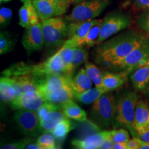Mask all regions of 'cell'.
Wrapping results in <instances>:
<instances>
[{"label":"cell","instance_id":"obj_3","mask_svg":"<svg viewBox=\"0 0 149 149\" xmlns=\"http://www.w3.org/2000/svg\"><path fill=\"white\" fill-rule=\"evenodd\" d=\"M117 101L111 93L107 92L93 103L91 117L94 123L102 128H108L115 122Z\"/></svg>","mask_w":149,"mask_h":149},{"label":"cell","instance_id":"obj_16","mask_svg":"<svg viewBox=\"0 0 149 149\" xmlns=\"http://www.w3.org/2000/svg\"><path fill=\"white\" fill-rule=\"evenodd\" d=\"M19 24L26 29L40 22V18L32 0H29L24 3L19 10Z\"/></svg>","mask_w":149,"mask_h":149},{"label":"cell","instance_id":"obj_46","mask_svg":"<svg viewBox=\"0 0 149 149\" xmlns=\"http://www.w3.org/2000/svg\"><path fill=\"white\" fill-rule=\"evenodd\" d=\"M145 92H146V94L148 95V97H149V84H148V86H147L146 89H145Z\"/></svg>","mask_w":149,"mask_h":149},{"label":"cell","instance_id":"obj_9","mask_svg":"<svg viewBox=\"0 0 149 149\" xmlns=\"http://www.w3.org/2000/svg\"><path fill=\"white\" fill-rule=\"evenodd\" d=\"M14 120L24 135L37 136L40 132V119L37 111L18 110L14 115Z\"/></svg>","mask_w":149,"mask_h":149},{"label":"cell","instance_id":"obj_43","mask_svg":"<svg viewBox=\"0 0 149 149\" xmlns=\"http://www.w3.org/2000/svg\"><path fill=\"white\" fill-rule=\"evenodd\" d=\"M113 149H128L127 144L124 142H114Z\"/></svg>","mask_w":149,"mask_h":149},{"label":"cell","instance_id":"obj_35","mask_svg":"<svg viewBox=\"0 0 149 149\" xmlns=\"http://www.w3.org/2000/svg\"><path fill=\"white\" fill-rule=\"evenodd\" d=\"M137 24L146 34L149 38V10L141 12L137 20Z\"/></svg>","mask_w":149,"mask_h":149},{"label":"cell","instance_id":"obj_45","mask_svg":"<svg viewBox=\"0 0 149 149\" xmlns=\"http://www.w3.org/2000/svg\"><path fill=\"white\" fill-rule=\"evenodd\" d=\"M83 1H85V0H72V3H73V4H77V3L81 2Z\"/></svg>","mask_w":149,"mask_h":149},{"label":"cell","instance_id":"obj_38","mask_svg":"<svg viewBox=\"0 0 149 149\" xmlns=\"http://www.w3.org/2000/svg\"><path fill=\"white\" fill-rule=\"evenodd\" d=\"M133 8L137 11L149 10V0H133Z\"/></svg>","mask_w":149,"mask_h":149},{"label":"cell","instance_id":"obj_27","mask_svg":"<svg viewBox=\"0 0 149 149\" xmlns=\"http://www.w3.org/2000/svg\"><path fill=\"white\" fill-rule=\"evenodd\" d=\"M102 19H98L97 22L90 29L88 34L86 35L82 40L78 43L77 46H87V47H93L96 45L99 36L101 31ZM75 47V46H74Z\"/></svg>","mask_w":149,"mask_h":149},{"label":"cell","instance_id":"obj_4","mask_svg":"<svg viewBox=\"0 0 149 149\" xmlns=\"http://www.w3.org/2000/svg\"><path fill=\"white\" fill-rule=\"evenodd\" d=\"M138 100L139 96L137 93L127 91L123 93L117 102V111L114 122L115 126L127 128L133 136L135 135L133 122Z\"/></svg>","mask_w":149,"mask_h":149},{"label":"cell","instance_id":"obj_1","mask_svg":"<svg viewBox=\"0 0 149 149\" xmlns=\"http://www.w3.org/2000/svg\"><path fill=\"white\" fill-rule=\"evenodd\" d=\"M145 36L138 32L128 31L97 45L95 57L100 64L113 68L140 44Z\"/></svg>","mask_w":149,"mask_h":149},{"label":"cell","instance_id":"obj_48","mask_svg":"<svg viewBox=\"0 0 149 149\" xmlns=\"http://www.w3.org/2000/svg\"><path fill=\"white\" fill-rule=\"evenodd\" d=\"M20 1H22V2H23V3H25L26 1H29V0H20Z\"/></svg>","mask_w":149,"mask_h":149},{"label":"cell","instance_id":"obj_28","mask_svg":"<svg viewBox=\"0 0 149 149\" xmlns=\"http://www.w3.org/2000/svg\"><path fill=\"white\" fill-rule=\"evenodd\" d=\"M59 53L64 65V74L67 76L72 77L74 72L72 66V59H73V48L69 46H63L59 50Z\"/></svg>","mask_w":149,"mask_h":149},{"label":"cell","instance_id":"obj_20","mask_svg":"<svg viewBox=\"0 0 149 149\" xmlns=\"http://www.w3.org/2000/svg\"><path fill=\"white\" fill-rule=\"evenodd\" d=\"M127 72L120 71L118 72H106L104 74L102 88L106 93L116 90L122 86L128 79Z\"/></svg>","mask_w":149,"mask_h":149},{"label":"cell","instance_id":"obj_10","mask_svg":"<svg viewBox=\"0 0 149 149\" xmlns=\"http://www.w3.org/2000/svg\"><path fill=\"white\" fill-rule=\"evenodd\" d=\"M97 21L98 19H93L86 21L72 22L68 24V38L63 46L69 47L77 46L78 43L86 36L90 29Z\"/></svg>","mask_w":149,"mask_h":149},{"label":"cell","instance_id":"obj_39","mask_svg":"<svg viewBox=\"0 0 149 149\" xmlns=\"http://www.w3.org/2000/svg\"><path fill=\"white\" fill-rule=\"evenodd\" d=\"M57 5L60 15L66 13L70 4L72 3V0H53Z\"/></svg>","mask_w":149,"mask_h":149},{"label":"cell","instance_id":"obj_36","mask_svg":"<svg viewBox=\"0 0 149 149\" xmlns=\"http://www.w3.org/2000/svg\"><path fill=\"white\" fill-rule=\"evenodd\" d=\"M12 10L10 8L2 7L0 9V24L1 27L7 26L11 21Z\"/></svg>","mask_w":149,"mask_h":149},{"label":"cell","instance_id":"obj_18","mask_svg":"<svg viewBox=\"0 0 149 149\" xmlns=\"http://www.w3.org/2000/svg\"><path fill=\"white\" fill-rule=\"evenodd\" d=\"M33 3L41 21L61 15L53 0H34Z\"/></svg>","mask_w":149,"mask_h":149},{"label":"cell","instance_id":"obj_47","mask_svg":"<svg viewBox=\"0 0 149 149\" xmlns=\"http://www.w3.org/2000/svg\"><path fill=\"white\" fill-rule=\"evenodd\" d=\"M11 0H0V2H8V1H10Z\"/></svg>","mask_w":149,"mask_h":149},{"label":"cell","instance_id":"obj_2","mask_svg":"<svg viewBox=\"0 0 149 149\" xmlns=\"http://www.w3.org/2000/svg\"><path fill=\"white\" fill-rule=\"evenodd\" d=\"M3 74L6 77L29 74L36 77H42L48 74H64V65L60 54L57 51L40 64L28 65L19 63L7 68Z\"/></svg>","mask_w":149,"mask_h":149},{"label":"cell","instance_id":"obj_17","mask_svg":"<svg viewBox=\"0 0 149 149\" xmlns=\"http://www.w3.org/2000/svg\"><path fill=\"white\" fill-rule=\"evenodd\" d=\"M74 91L71 85H66L51 92L46 93L42 96L45 102L61 105L72 100L74 98Z\"/></svg>","mask_w":149,"mask_h":149},{"label":"cell","instance_id":"obj_12","mask_svg":"<svg viewBox=\"0 0 149 149\" xmlns=\"http://www.w3.org/2000/svg\"><path fill=\"white\" fill-rule=\"evenodd\" d=\"M22 44L28 54L40 51L45 44L42 31V22L26 29L22 40Z\"/></svg>","mask_w":149,"mask_h":149},{"label":"cell","instance_id":"obj_31","mask_svg":"<svg viewBox=\"0 0 149 149\" xmlns=\"http://www.w3.org/2000/svg\"><path fill=\"white\" fill-rule=\"evenodd\" d=\"M15 40L8 32L1 31L0 34V54L4 55L14 48Z\"/></svg>","mask_w":149,"mask_h":149},{"label":"cell","instance_id":"obj_23","mask_svg":"<svg viewBox=\"0 0 149 149\" xmlns=\"http://www.w3.org/2000/svg\"><path fill=\"white\" fill-rule=\"evenodd\" d=\"M17 96L13 80L10 77L3 76L0 79V98L5 103H10Z\"/></svg>","mask_w":149,"mask_h":149},{"label":"cell","instance_id":"obj_26","mask_svg":"<svg viewBox=\"0 0 149 149\" xmlns=\"http://www.w3.org/2000/svg\"><path fill=\"white\" fill-rule=\"evenodd\" d=\"M102 88H91L82 93H74V98L85 104H92L105 93Z\"/></svg>","mask_w":149,"mask_h":149},{"label":"cell","instance_id":"obj_6","mask_svg":"<svg viewBox=\"0 0 149 149\" xmlns=\"http://www.w3.org/2000/svg\"><path fill=\"white\" fill-rule=\"evenodd\" d=\"M109 4V0H85L77 4L71 13L65 17L69 22H81L93 19L103 12Z\"/></svg>","mask_w":149,"mask_h":149},{"label":"cell","instance_id":"obj_14","mask_svg":"<svg viewBox=\"0 0 149 149\" xmlns=\"http://www.w3.org/2000/svg\"><path fill=\"white\" fill-rule=\"evenodd\" d=\"M110 137H111V130H102L83 139H73L71 144L78 149H100L104 141Z\"/></svg>","mask_w":149,"mask_h":149},{"label":"cell","instance_id":"obj_44","mask_svg":"<svg viewBox=\"0 0 149 149\" xmlns=\"http://www.w3.org/2000/svg\"><path fill=\"white\" fill-rule=\"evenodd\" d=\"M139 142H140L139 149H149V142H146V141L141 140L140 139H139Z\"/></svg>","mask_w":149,"mask_h":149},{"label":"cell","instance_id":"obj_40","mask_svg":"<svg viewBox=\"0 0 149 149\" xmlns=\"http://www.w3.org/2000/svg\"><path fill=\"white\" fill-rule=\"evenodd\" d=\"M128 149H139L140 147V142L139 139L137 137H133L132 139H130L126 143Z\"/></svg>","mask_w":149,"mask_h":149},{"label":"cell","instance_id":"obj_41","mask_svg":"<svg viewBox=\"0 0 149 149\" xmlns=\"http://www.w3.org/2000/svg\"><path fill=\"white\" fill-rule=\"evenodd\" d=\"M135 137H138V138L141 139V140L146 141V142H149V128H148L144 131L141 132L140 133L136 134Z\"/></svg>","mask_w":149,"mask_h":149},{"label":"cell","instance_id":"obj_15","mask_svg":"<svg viewBox=\"0 0 149 149\" xmlns=\"http://www.w3.org/2000/svg\"><path fill=\"white\" fill-rule=\"evenodd\" d=\"M149 128V106L146 102L139 100L136 105L133 128L136 134L140 133ZM133 136V137H135Z\"/></svg>","mask_w":149,"mask_h":149},{"label":"cell","instance_id":"obj_42","mask_svg":"<svg viewBox=\"0 0 149 149\" xmlns=\"http://www.w3.org/2000/svg\"><path fill=\"white\" fill-rule=\"evenodd\" d=\"M113 145H114V142L112 140L111 137H110L104 141L100 149H113Z\"/></svg>","mask_w":149,"mask_h":149},{"label":"cell","instance_id":"obj_24","mask_svg":"<svg viewBox=\"0 0 149 149\" xmlns=\"http://www.w3.org/2000/svg\"><path fill=\"white\" fill-rule=\"evenodd\" d=\"M93 81L86 72L85 68H81L72 79V88L74 93H82L92 88Z\"/></svg>","mask_w":149,"mask_h":149},{"label":"cell","instance_id":"obj_49","mask_svg":"<svg viewBox=\"0 0 149 149\" xmlns=\"http://www.w3.org/2000/svg\"><path fill=\"white\" fill-rule=\"evenodd\" d=\"M32 1H34V0H32Z\"/></svg>","mask_w":149,"mask_h":149},{"label":"cell","instance_id":"obj_29","mask_svg":"<svg viewBox=\"0 0 149 149\" xmlns=\"http://www.w3.org/2000/svg\"><path fill=\"white\" fill-rule=\"evenodd\" d=\"M84 68L87 74L90 77L93 83L95 85V86L98 88H102L104 74L101 72L100 68L89 61H86L84 63Z\"/></svg>","mask_w":149,"mask_h":149},{"label":"cell","instance_id":"obj_30","mask_svg":"<svg viewBox=\"0 0 149 149\" xmlns=\"http://www.w3.org/2000/svg\"><path fill=\"white\" fill-rule=\"evenodd\" d=\"M73 48V59L72 66L74 69L78 68L82 64H84L88 59V51L84 46H75Z\"/></svg>","mask_w":149,"mask_h":149},{"label":"cell","instance_id":"obj_7","mask_svg":"<svg viewBox=\"0 0 149 149\" xmlns=\"http://www.w3.org/2000/svg\"><path fill=\"white\" fill-rule=\"evenodd\" d=\"M148 60L149 38L145 36L139 46L134 48L125 58L117 63L113 68L130 74Z\"/></svg>","mask_w":149,"mask_h":149},{"label":"cell","instance_id":"obj_19","mask_svg":"<svg viewBox=\"0 0 149 149\" xmlns=\"http://www.w3.org/2000/svg\"><path fill=\"white\" fill-rule=\"evenodd\" d=\"M130 79L136 90L145 91L149 84V60L130 73Z\"/></svg>","mask_w":149,"mask_h":149},{"label":"cell","instance_id":"obj_5","mask_svg":"<svg viewBox=\"0 0 149 149\" xmlns=\"http://www.w3.org/2000/svg\"><path fill=\"white\" fill-rule=\"evenodd\" d=\"M42 26L45 45L48 47L60 45L66 37L68 38V25L64 18L57 16L43 20Z\"/></svg>","mask_w":149,"mask_h":149},{"label":"cell","instance_id":"obj_13","mask_svg":"<svg viewBox=\"0 0 149 149\" xmlns=\"http://www.w3.org/2000/svg\"><path fill=\"white\" fill-rule=\"evenodd\" d=\"M72 79L64 74H48L38 78V91L43 95L66 85L72 86Z\"/></svg>","mask_w":149,"mask_h":149},{"label":"cell","instance_id":"obj_37","mask_svg":"<svg viewBox=\"0 0 149 149\" xmlns=\"http://www.w3.org/2000/svg\"><path fill=\"white\" fill-rule=\"evenodd\" d=\"M30 138H26L19 140L14 142L9 143V144L3 145L1 146V149H23L26 148V145L29 143Z\"/></svg>","mask_w":149,"mask_h":149},{"label":"cell","instance_id":"obj_21","mask_svg":"<svg viewBox=\"0 0 149 149\" xmlns=\"http://www.w3.org/2000/svg\"><path fill=\"white\" fill-rule=\"evenodd\" d=\"M66 117V115L60 109L51 112L40 120V132L50 133L61 121H62Z\"/></svg>","mask_w":149,"mask_h":149},{"label":"cell","instance_id":"obj_11","mask_svg":"<svg viewBox=\"0 0 149 149\" xmlns=\"http://www.w3.org/2000/svg\"><path fill=\"white\" fill-rule=\"evenodd\" d=\"M45 102L39 91H26L22 93L10 102L11 107L15 110H29L37 111Z\"/></svg>","mask_w":149,"mask_h":149},{"label":"cell","instance_id":"obj_8","mask_svg":"<svg viewBox=\"0 0 149 149\" xmlns=\"http://www.w3.org/2000/svg\"><path fill=\"white\" fill-rule=\"evenodd\" d=\"M130 24V19L127 15L122 13H112L102 19L101 31L96 46L104 42L122 30L126 29Z\"/></svg>","mask_w":149,"mask_h":149},{"label":"cell","instance_id":"obj_33","mask_svg":"<svg viewBox=\"0 0 149 149\" xmlns=\"http://www.w3.org/2000/svg\"><path fill=\"white\" fill-rule=\"evenodd\" d=\"M111 139L113 142L127 143L130 139V134L125 128L111 130Z\"/></svg>","mask_w":149,"mask_h":149},{"label":"cell","instance_id":"obj_25","mask_svg":"<svg viewBox=\"0 0 149 149\" xmlns=\"http://www.w3.org/2000/svg\"><path fill=\"white\" fill-rule=\"evenodd\" d=\"M74 128V124L72 123L69 118L66 117L51 130L50 133L53 135L56 140L62 142L66 138L68 134Z\"/></svg>","mask_w":149,"mask_h":149},{"label":"cell","instance_id":"obj_22","mask_svg":"<svg viewBox=\"0 0 149 149\" xmlns=\"http://www.w3.org/2000/svg\"><path fill=\"white\" fill-rule=\"evenodd\" d=\"M59 107L68 118L79 122H84L87 120L86 113L72 100L61 104Z\"/></svg>","mask_w":149,"mask_h":149},{"label":"cell","instance_id":"obj_34","mask_svg":"<svg viewBox=\"0 0 149 149\" xmlns=\"http://www.w3.org/2000/svg\"><path fill=\"white\" fill-rule=\"evenodd\" d=\"M59 109H60L59 105L51 103V102H45L40 107V109L37 110V115H38L39 119L40 120V119L43 118V117L46 116V115L48 114V113H51V112Z\"/></svg>","mask_w":149,"mask_h":149},{"label":"cell","instance_id":"obj_32","mask_svg":"<svg viewBox=\"0 0 149 149\" xmlns=\"http://www.w3.org/2000/svg\"><path fill=\"white\" fill-rule=\"evenodd\" d=\"M56 141L57 140L55 137L49 132L43 133L37 139V143L40 149H55L59 148L57 147Z\"/></svg>","mask_w":149,"mask_h":149}]
</instances>
